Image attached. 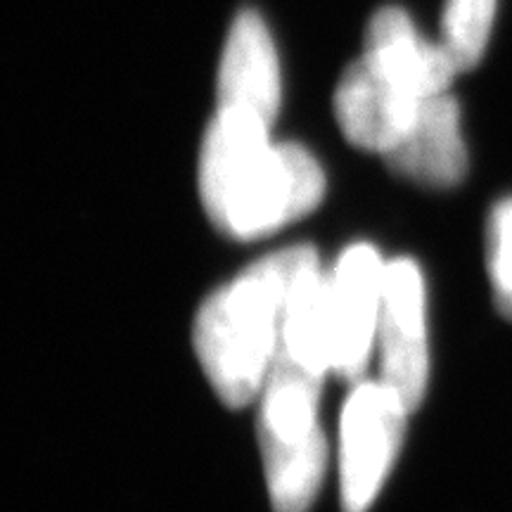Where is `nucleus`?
<instances>
[{
  "label": "nucleus",
  "instance_id": "obj_1",
  "mask_svg": "<svg viewBox=\"0 0 512 512\" xmlns=\"http://www.w3.org/2000/svg\"><path fill=\"white\" fill-rule=\"evenodd\" d=\"M268 121L216 110L204 133L197 183L204 211L233 240H259L309 216L325 197L318 159L297 143H273Z\"/></svg>",
  "mask_w": 512,
  "mask_h": 512
},
{
  "label": "nucleus",
  "instance_id": "obj_2",
  "mask_svg": "<svg viewBox=\"0 0 512 512\" xmlns=\"http://www.w3.org/2000/svg\"><path fill=\"white\" fill-rule=\"evenodd\" d=\"M318 259L311 247L261 256L197 311L192 344L216 396L228 408L259 399L283 339L285 306L297 275Z\"/></svg>",
  "mask_w": 512,
  "mask_h": 512
},
{
  "label": "nucleus",
  "instance_id": "obj_3",
  "mask_svg": "<svg viewBox=\"0 0 512 512\" xmlns=\"http://www.w3.org/2000/svg\"><path fill=\"white\" fill-rule=\"evenodd\" d=\"M325 377L278 354L259 394V444L273 512H309L325 470L328 441L318 422Z\"/></svg>",
  "mask_w": 512,
  "mask_h": 512
},
{
  "label": "nucleus",
  "instance_id": "obj_4",
  "mask_svg": "<svg viewBox=\"0 0 512 512\" xmlns=\"http://www.w3.org/2000/svg\"><path fill=\"white\" fill-rule=\"evenodd\" d=\"M406 401L382 380H358L339 418V501L344 512H368L399 456Z\"/></svg>",
  "mask_w": 512,
  "mask_h": 512
},
{
  "label": "nucleus",
  "instance_id": "obj_5",
  "mask_svg": "<svg viewBox=\"0 0 512 512\" xmlns=\"http://www.w3.org/2000/svg\"><path fill=\"white\" fill-rule=\"evenodd\" d=\"M430 339H427V287L420 266L399 256L384 271L382 313L375 351L380 380L415 411L430 384Z\"/></svg>",
  "mask_w": 512,
  "mask_h": 512
},
{
  "label": "nucleus",
  "instance_id": "obj_6",
  "mask_svg": "<svg viewBox=\"0 0 512 512\" xmlns=\"http://www.w3.org/2000/svg\"><path fill=\"white\" fill-rule=\"evenodd\" d=\"M387 261L368 242L347 247L328 273L332 373L363 380L377 344Z\"/></svg>",
  "mask_w": 512,
  "mask_h": 512
},
{
  "label": "nucleus",
  "instance_id": "obj_7",
  "mask_svg": "<svg viewBox=\"0 0 512 512\" xmlns=\"http://www.w3.org/2000/svg\"><path fill=\"white\" fill-rule=\"evenodd\" d=\"M422 100L380 72L366 57L344 69L335 91V117L358 150L384 157L418 117Z\"/></svg>",
  "mask_w": 512,
  "mask_h": 512
},
{
  "label": "nucleus",
  "instance_id": "obj_8",
  "mask_svg": "<svg viewBox=\"0 0 512 512\" xmlns=\"http://www.w3.org/2000/svg\"><path fill=\"white\" fill-rule=\"evenodd\" d=\"M283 98L278 50L264 19L242 10L230 24L223 46L216 110H238L273 124Z\"/></svg>",
  "mask_w": 512,
  "mask_h": 512
},
{
  "label": "nucleus",
  "instance_id": "obj_9",
  "mask_svg": "<svg viewBox=\"0 0 512 512\" xmlns=\"http://www.w3.org/2000/svg\"><path fill=\"white\" fill-rule=\"evenodd\" d=\"M396 176L422 188H453L467 174L460 107L451 93L422 100L408 133L382 157Z\"/></svg>",
  "mask_w": 512,
  "mask_h": 512
},
{
  "label": "nucleus",
  "instance_id": "obj_10",
  "mask_svg": "<svg viewBox=\"0 0 512 512\" xmlns=\"http://www.w3.org/2000/svg\"><path fill=\"white\" fill-rule=\"evenodd\" d=\"M363 57L420 100L448 93L460 74L444 43L427 41L401 8H382L370 17Z\"/></svg>",
  "mask_w": 512,
  "mask_h": 512
},
{
  "label": "nucleus",
  "instance_id": "obj_11",
  "mask_svg": "<svg viewBox=\"0 0 512 512\" xmlns=\"http://www.w3.org/2000/svg\"><path fill=\"white\" fill-rule=\"evenodd\" d=\"M498 0H446L441 43L460 72L475 69L489 46Z\"/></svg>",
  "mask_w": 512,
  "mask_h": 512
},
{
  "label": "nucleus",
  "instance_id": "obj_12",
  "mask_svg": "<svg viewBox=\"0 0 512 512\" xmlns=\"http://www.w3.org/2000/svg\"><path fill=\"white\" fill-rule=\"evenodd\" d=\"M486 254L496 306L505 318L512 320V200L501 202L491 211Z\"/></svg>",
  "mask_w": 512,
  "mask_h": 512
}]
</instances>
